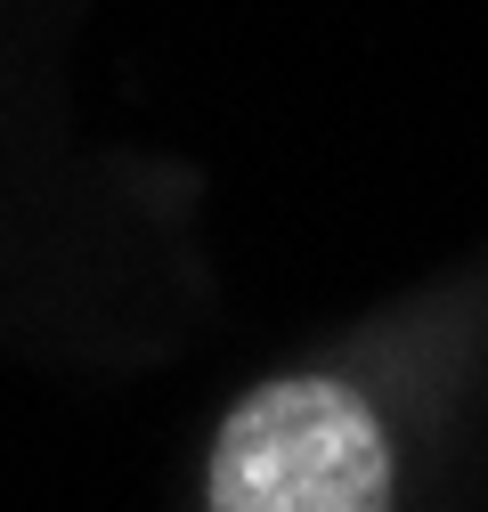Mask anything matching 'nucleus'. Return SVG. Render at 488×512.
Masks as SVG:
<instances>
[{
  "label": "nucleus",
  "instance_id": "f257e3e1",
  "mask_svg": "<svg viewBox=\"0 0 488 512\" xmlns=\"http://www.w3.org/2000/svg\"><path fill=\"white\" fill-rule=\"evenodd\" d=\"M472 342L480 293L448 285L269 366L220 407L196 512H415Z\"/></svg>",
  "mask_w": 488,
  "mask_h": 512
}]
</instances>
